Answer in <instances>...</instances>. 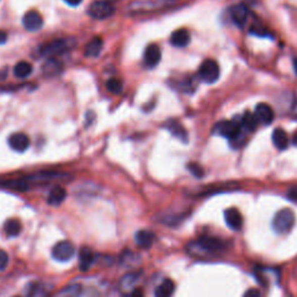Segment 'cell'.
I'll return each mask as SVG.
<instances>
[{
    "label": "cell",
    "mask_w": 297,
    "mask_h": 297,
    "mask_svg": "<svg viewBox=\"0 0 297 297\" xmlns=\"http://www.w3.org/2000/svg\"><path fill=\"white\" fill-rule=\"evenodd\" d=\"M53 286L46 282L33 283L27 292V297H49Z\"/></svg>",
    "instance_id": "2e32d148"
},
{
    "label": "cell",
    "mask_w": 297,
    "mask_h": 297,
    "mask_svg": "<svg viewBox=\"0 0 297 297\" xmlns=\"http://www.w3.org/2000/svg\"><path fill=\"white\" fill-rule=\"evenodd\" d=\"M250 32H251V34H255V35H258V36H267L269 37V32H267V30L264 29L263 27L260 26H253L251 29H250Z\"/></svg>",
    "instance_id": "d6a6232c"
},
{
    "label": "cell",
    "mask_w": 297,
    "mask_h": 297,
    "mask_svg": "<svg viewBox=\"0 0 297 297\" xmlns=\"http://www.w3.org/2000/svg\"><path fill=\"white\" fill-rule=\"evenodd\" d=\"M14 76L17 78H20V79H25V78L29 77L33 72V66L28 62H19V63L15 64L13 69Z\"/></svg>",
    "instance_id": "484cf974"
},
{
    "label": "cell",
    "mask_w": 297,
    "mask_h": 297,
    "mask_svg": "<svg viewBox=\"0 0 297 297\" xmlns=\"http://www.w3.org/2000/svg\"><path fill=\"white\" fill-rule=\"evenodd\" d=\"M9 144L12 150L22 154V152H25L29 147L30 139L23 132H15V134L11 135V137L9 138Z\"/></svg>",
    "instance_id": "4fadbf2b"
},
{
    "label": "cell",
    "mask_w": 297,
    "mask_h": 297,
    "mask_svg": "<svg viewBox=\"0 0 297 297\" xmlns=\"http://www.w3.org/2000/svg\"><path fill=\"white\" fill-rule=\"evenodd\" d=\"M106 86L108 91L113 93V94H120L123 91V83L120 79H117V78L109 79L106 83Z\"/></svg>",
    "instance_id": "f546056e"
},
{
    "label": "cell",
    "mask_w": 297,
    "mask_h": 297,
    "mask_svg": "<svg viewBox=\"0 0 297 297\" xmlns=\"http://www.w3.org/2000/svg\"><path fill=\"white\" fill-rule=\"evenodd\" d=\"M295 214L291 209H282L273 218L272 226L276 233H287L295 225Z\"/></svg>",
    "instance_id": "277c9868"
},
{
    "label": "cell",
    "mask_w": 297,
    "mask_h": 297,
    "mask_svg": "<svg viewBox=\"0 0 297 297\" xmlns=\"http://www.w3.org/2000/svg\"><path fill=\"white\" fill-rule=\"evenodd\" d=\"M224 220L226 225L233 231H240L243 229L244 220L237 208H229L224 212Z\"/></svg>",
    "instance_id": "8fae6325"
},
{
    "label": "cell",
    "mask_w": 297,
    "mask_h": 297,
    "mask_svg": "<svg viewBox=\"0 0 297 297\" xmlns=\"http://www.w3.org/2000/svg\"><path fill=\"white\" fill-rule=\"evenodd\" d=\"M292 65H294V70H295V73L297 76V58H295L294 62H292Z\"/></svg>",
    "instance_id": "60d3db41"
},
{
    "label": "cell",
    "mask_w": 297,
    "mask_h": 297,
    "mask_svg": "<svg viewBox=\"0 0 297 297\" xmlns=\"http://www.w3.org/2000/svg\"><path fill=\"white\" fill-rule=\"evenodd\" d=\"M4 230L9 237H17L21 232L22 225L18 220H9L4 224Z\"/></svg>",
    "instance_id": "4316f807"
},
{
    "label": "cell",
    "mask_w": 297,
    "mask_h": 297,
    "mask_svg": "<svg viewBox=\"0 0 297 297\" xmlns=\"http://www.w3.org/2000/svg\"><path fill=\"white\" fill-rule=\"evenodd\" d=\"M244 297H261V292L259 289L251 288L244 294Z\"/></svg>",
    "instance_id": "e575fe53"
},
{
    "label": "cell",
    "mask_w": 297,
    "mask_h": 297,
    "mask_svg": "<svg viewBox=\"0 0 297 297\" xmlns=\"http://www.w3.org/2000/svg\"><path fill=\"white\" fill-rule=\"evenodd\" d=\"M66 199V190L62 186H54L48 195L49 206H61Z\"/></svg>",
    "instance_id": "d6986e66"
},
{
    "label": "cell",
    "mask_w": 297,
    "mask_h": 297,
    "mask_svg": "<svg viewBox=\"0 0 297 297\" xmlns=\"http://www.w3.org/2000/svg\"><path fill=\"white\" fill-rule=\"evenodd\" d=\"M187 169L190 172L191 174L194 175L195 178H202L203 175H205V170L202 169L201 165H199L197 163H190L187 165Z\"/></svg>",
    "instance_id": "4dcf8cb0"
},
{
    "label": "cell",
    "mask_w": 297,
    "mask_h": 297,
    "mask_svg": "<svg viewBox=\"0 0 297 297\" xmlns=\"http://www.w3.org/2000/svg\"><path fill=\"white\" fill-rule=\"evenodd\" d=\"M164 128L166 129L167 131H170L174 137H177L179 140H181L182 143L188 142V132L185 129V127L179 122L177 120H169L164 123Z\"/></svg>",
    "instance_id": "7c38bea8"
},
{
    "label": "cell",
    "mask_w": 297,
    "mask_h": 297,
    "mask_svg": "<svg viewBox=\"0 0 297 297\" xmlns=\"http://www.w3.org/2000/svg\"><path fill=\"white\" fill-rule=\"evenodd\" d=\"M74 44H76V41L73 38H58V40L50 41L45 43V44L41 45L40 49H38V54L42 57L54 58V56H58V55L71 50Z\"/></svg>",
    "instance_id": "3957f363"
},
{
    "label": "cell",
    "mask_w": 297,
    "mask_h": 297,
    "mask_svg": "<svg viewBox=\"0 0 297 297\" xmlns=\"http://www.w3.org/2000/svg\"><path fill=\"white\" fill-rule=\"evenodd\" d=\"M255 116L257 117L258 123L267 126V124H271L273 120H274V111L267 104H258L255 111Z\"/></svg>",
    "instance_id": "5bb4252c"
},
{
    "label": "cell",
    "mask_w": 297,
    "mask_h": 297,
    "mask_svg": "<svg viewBox=\"0 0 297 297\" xmlns=\"http://www.w3.org/2000/svg\"><path fill=\"white\" fill-rule=\"evenodd\" d=\"M175 290V284L172 280H164L159 286L156 288L155 297H172Z\"/></svg>",
    "instance_id": "cb8c5ba5"
},
{
    "label": "cell",
    "mask_w": 297,
    "mask_h": 297,
    "mask_svg": "<svg viewBox=\"0 0 297 297\" xmlns=\"http://www.w3.org/2000/svg\"><path fill=\"white\" fill-rule=\"evenodd\" d=\"M292 144H294L295 146H297V131L294 134V136H292Z\"/></svg>",
    "instance_id": "ab89813d"
},
{
    "label": "cell",
    "mask_w": 297,
    "mask_h": 297,
    "mask_svg": "<svg viewBox=\"0 0 297 297\" xmlns=\"http://www.w3.org/2000/svg\"><path fill=\"white\" fill-rule=\"evenodd\" d=\"M7 266H9V255L4 250H0V272L5 271Z\"/></svg>",
    "instance_id": "1f68e13d"
},
{
    "label": "cell",
    "mask_w": 297,
    "mask_h": 297,
    "mask_svg": "<svg viewBox=\"0 0 297 297\" xmlns=\"http://www.w3.org/2000/svg\"><path fill=\"white\" fill-rule=\"evenodd\" d=\"M226 241L218 237L202 236L187 245V252L194 257H203L224 251Z\"/></svg>",
    "instance_id": "7a4b0ae2"
},
{
    "label": "cell",
    "mask_w": 297,
    "mask_h": 297,
    "mask_svg": "<svg viewBox=\"0 0 297 297\" xmlns=\"http://www.w3.org/2000/svg\"><path fill=\"white\" fill-rule=\"evenodd\" d=\"M139 273H129V274L124 275L120 282V289L122 292H130L135 290V287L139 281Z\"/></svg>",
    "instance_id": "ac0fdd59"
},
{
    "label": "cell",
    "mask_w": 297,
    "mask_h": 297,
    "mask_svg": "<svg viewBox=\"0 0 297 297\" xmlns=\"http://www.w3.org/2000/svg\"><path fill=\"white\" fill-rule=\"evenodd\" d=\"M62 69H63V65H62L60 61H57L56 58H49L44 63V65H43L42 71L44 73V76L53 77L60 73Z\"/></svg>",
    "instance_id": "d4e9b609"
},
{
    "label": "cell",
    "mask_w": 297,
    "mask_h": 297,
    "mask_svg": "<svg viewBox=\"0 0 297 297\" xmlns=\"http://www.w3.org/2000/svg\"><path fill=\"white\" fill-rule=\"evenodd\" d=\"M53 258L60 263H66L74 256V246L71 241H60L54 246L52 251Z\"/></svg>",
    "instance_id": "ba28073f"
},
{
    "label": "cell",
    "mask_w": 297,
    "mask_h": 297,
    "mask_svg": "<svg viewBox=\"0 0 297 297\" xmlns=\"http://www.w3.org/2000/svg\"><path fill=\"white\" fill-rule=\"evenodd\" d=\"M287 196L290 199L291 201L297 202V185L290 187V188L288 189V193H287Z\"/></svg>",
    "instance_id": "836d02e7"
},
{
    "label": "cell",
    "mask_w": 297,
    "mask_h": 297,
    "mask_svg": "<svg viewBox=\"0 0 297 297\" xmlns=\"http://www.w3.org/2000/svg\"><path fill=\"white\" fill-rule=\"evenodd\" d=\"M103 46H104V41L101 37H94L92 38L91 41H89L87 44L85 46V56L87 57H97L101 53V50H103Z\"/></svg>",
    "instance_id": "7402d4cb"
},
{
    "label": "cell",
    "mask_w": 297,
    "mask_h": 297,
    "mask_svg": "<svg viewBox=\"0 0 297 297\" xmlns=\"http://www.w3.org/2000/svg\"><path fill=\"white\" fill-rule=\"evenodd\" d=\"M240 124L241 128H244L246 131H253L257 128L258 120L252 113L246 112L245 114L240 117Z\"/></svg>",
    "instance_id": "83f0119b"
},
{
    "label": "cell",
    "mask_w": 297,
    "mask_h": 297,
    "mask_svg": "<svg viewBox=\"0 0 297 297\" xmlns=\"http://www.w3.org/2000/svg\"><path fill=\"white\" fill-rule=\"evenodd\" d=\"M7 41V33L4 30H0V45L5 44Z\"/></svg>",
    "instance_id": "74e56055"
},
{
    "label": "cell",
    "mask_w": 297,
    "mask_h": 297,
    "mask_svg": "<svg viewBox=\"0 0 297 297\" xmlns=\"http://www.w3.org/2000/svg\"><path fill=\"white\" fill-rule=\"evenodd\" d=\"M94 255L91 250L87 247H83L79 252V268L81 272H87L92 265L94 264Z\"/></svg>",
    "instance_id": "ffe728a7"
},
{
    "label": "cell",
    "mask_w": 297,
    "mask_h": 297,
    "mask_svg": "<svg viewBox=\"0 0 297 297\" xmlns=\"http://www.w3.org/2000/svg\"><path fill=\"white\" fill-rule=\"evenodd\" d=\"M230 17H231V20L234 25L238 27H244L249 19L247 7L243 5V4H238V5L232 6L230 9Z\"/></svg>",
    "instance_id": "9a60e30c"
},
{
    "label": "cell",
    "mask_w": 297,
    "mask_h": 297,
    "mask_svg": "<svg viewBox=\"0 0 297 297\" xmlns=\"http://www.w3.org/2000/svg\"><path fill=\"white\" fill-rule=\"evenodd\" d=\"M114 6L111 3H108L107 0H96L89 6L88 14L89 17L96 19V20H104V19L112 17L114 14Z\"/></svg>",
    "instance_id": "52a82bcc"
},
{
    "label": "cell",
    "mask_w": 297,
    "mask_h": 297,
    "mask_svg": "<svg viewBox=\"0 0 297 297\" xmlns=\"http://www.w3.org/2000/svg\"><path fill=\"white\" fill-rule=\"evenodd\" d=\"M22 25L28 32H37L43 26V18L37 11H29L23 15Z\"/></svg>",
    "instance_id": "30bf717a"
},
{
    "label": "cell",
    "mask_w": 297,
    "mask_h": 297,
    "mask_svg": "<svg viewBox=\"0 0 297 297\" xmlns=\"http://www.w3.org/2000/svg\"><path fill=\"white\" fill-rule=\"evenodd\" d=\"M64 2L68 4L69 6H73V7H76V6H78V5H80L81 3H83V0H64Z\"/></svg>",
    "instance_id": "8d00e7d4"
},
{
    "label": "cell",
    "mask_w": 297,
    "mask_h": 297,
    "mask_svg": "<svg viewBox=\"0 0 297 297\" xmlns=\"http://www.w3.org/2000/svg\"><path fill=\"white\" fill-rule=\"evenodd\" d=\"M249 2H251V3H255V2H256V0H249Z\"/></svg>",
    "instance_id": "b9f144b4"
},
{
    "label": "cell",
    "mask_w": 297,
    "mask_h": 297,
    "mask_svg": "<svg viewBox=\"0 0 297 297\" xmlns=\"http://www.w3.org/2000/svg\"><path fill=\"white\" fill-rule=\"evenodd\" d=\"M83 288L79 284H71L62 289L61 291H58L56 295L53 297H80Z\"/></svg>",
    "instance_id": "f1b7e54d"
},
{
    "label": "cell",
    "mask_w": 297,
    "mask_h": 297,
    "mask_svg": "<svg viewBox=\"0 0 297 297\" xmlns=\"http://www.w3.org/2000/svg\"><path fill=\"white\" fill-rule=\"evenodd\" d=\"M213 132L216 135L223 136V137L228 138L232 142V140H236L238 137H240L241 135L240 121L239 122H237L236 120L221 121V122L215 124Z\"/></svg>",
    "instance_id": "5b68a950"
},
{
    "label": "cell",
    "mask_w": 297,
    "mask_h": 297,
    "mask_svg": "<svg viewBox=\"0 0 297 297\" xmlns=\"http://www.w3.org/2000/svg\"><path fill=\"white\" fill-rule=\"evenodd\" d=\"M160 60H162V50H160V46L158 44H155V43L147 45L145 48V52H144V64H145L146 68H156L160 63Z\"/></svg>",
    "instance_id": "9c48e42d"
},
{
    "label": "cell",
    "mask_w": 297,
    "mask_h": 297,
    "mask_svg": "<svg viewBox=\"0 0 297 297\" xmlns=\"http://www.w3.org/2000/svg\"><path fill=\"white\" fill-rule=\"evenodd\" d=\"M7 76V70L6 69H2L0 70V80H4Z\"/></svg>",
    "instance_id": "f35d334b"
},
{
    "label": "cell",
    "mask_w": 297,
    "mask_h": 297,
    "mask_svg": "<svg viewBox=\"0 0 297 297\" xmlns=\"http://www.w3.org/2000/svg\"><path fill=\"white\" fill-rule=\"evenodd\" d=\"M135 241L139 247L150 249L155 241V234L148 230H139L135 236Z\"/></svg>",
    "instance_id": "44dd1931"
},
{
    "label": "cell",
    "mask_w": 297,
    "mask_h": 297,
    "mask_svg": "<svg viewBox=\"0 0 297 297\" xmlns=\"http://www.w3.org/2000/svg\"><path fill=\"white\" fill-rule=\"evenodd\" d=\"M70 175L63 173V172H54V171H46V172H38L27 177H22L19 179H11V180H3L0 181V186L6 187V188L19 190V191H26L28 189H32L36 186H43L52 183L54 181H62L69 179Z\"/></svg>",
    "instance_id": "6da1fadb"
},
{
    "label": "cell",
    "mask_w": 297,
    "mask_h": 297,
    "mask_svg": "<svg viewBox=\"0 0 297 297\" xmlns=\"http://www.w3.org/2000/svg\"><path fill=\"white\" fill-rule=\"evenodd\" d=\"M129 297H144V292L142 289L136 288L135 290H132L130 294H129Z\"/></svg>",
    "instance_id": "d590c367"
},
{
    "label": "cell",
    "mask_w": 297,
    "mask_h": 297,
    "mask_svg": "<svg viewBox=\"0 0 297 297\" xmlns=\"http://www.w3.org/2000/svg\"><path fill=\"white\" fill-rule=\"evenodd\" d=\"M221 70L220 65L216 61L214 60H206L201 64L200 69H199V76L200 79L205 81L206 84H214L216 83L220 78Z\"/></svg>",
    "instance_id": "8992f818"
},
{
    "label": "cell",
    "mask_w": 297,
    "mask_h": 297,
    "mask_svg": "<svg viewBox=\"0 0 297 297\" xmlns=\"http://www.w3.org/2000/svg\"><path fill=\"white\" fill-rule=\"evenodd\" d=\"M190 42V34L187 29H178L171 35V44L178 48L187 46Z\"/></svg>",
    "instance_id": "e0dca14e"
},
{
    "label": "cell",
    "mask_w": 297,
    "mask_h": 297,
    "mask_svg": "<svg viewBox=\"0 0 297 297\" xmlns=\"http://www.w3.org/2000/svg\"><path fill=\"white\" fill-rule=\"evenodd\" d=\"M272 139H273V143H274L275 147L279 148V150H281V151L286 150L289 145V138H288L287 132L281 128H277V129H275L274 131H273Z\"/></svg>",
    "instance_id": "603a6c76"
}]
</instances>
